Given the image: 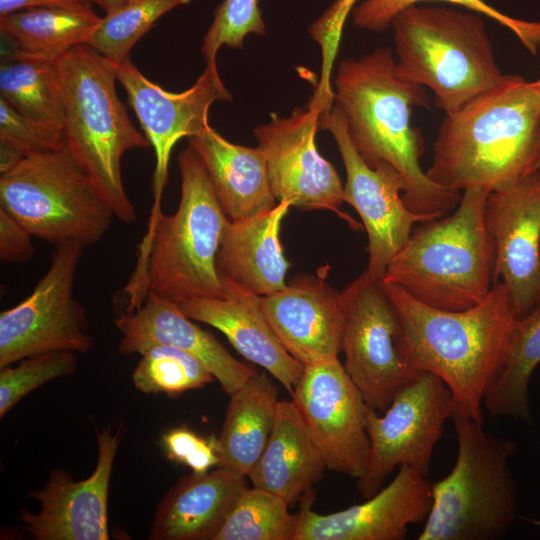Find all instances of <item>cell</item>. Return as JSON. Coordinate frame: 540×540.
Masks as SVG:
<instances>
[{
  "label": "cell",
  "mask_w": 540,
  "mask_h": 540,
  "mask_svg": "<svg viewBox=\"0 0 540 540\" xmlns=\"http://www.w3.org/2000/svg\"><path fill=\"white\" fill-rule=\"evenodd\" d=\"M162 442L168 457L188 466L193 473L205 474L219 465L215 438L208 440L188 428L179 427L165 433Z\"/></svg>",
  "instance_id": "obj_39"
},
{
  "label": "cell",
  "mask_w": 540,
  "mask_h": 540,
  "mask_svg": "<svg viewBox=\"0 0 540 540\" xmlns=\"http://www.w3.org/2000/svg\"><path fill=\"white\" fill-rule=\"evenodd\" d=\"M358 0H335L308 28L310 37L321 50V73L309 104L323 112L333 105L332 69L347 16Z\"/></svg>",
  "instance_id": "obj_37"
},
{
  "label": "cell",
  "mask_w": 540,
  "mask_h": 540,
  "mask_svg": "<svg viewBox=\"0 0 540 540\" xmlns=\"http://www.w3.org/2000/svg\"><path fill=\"white\" fill-rule=\"evenodd\" d=\"M121 333L118 353L140 354L146 347L162 343L176 346L198 359L231 395L257 370L234 358L208 331L196 325L177 303L148 292L133 312L115 319Z\"/></svg>",
  "instance_id": "obj_21"
},
{
  "label": "cell",
  "mask_w": 540,
  "mask_h": 540,
  "mask_svg": "<svg viewBox=\"0 0 540 540\" xmlns=\"http://www.w3.org/2000/svg\"><path fill=\"white\" fill-rule=\"evenodd\" d=\"M315 492L300 498L294 540H403L412 524L426 521L432 484L410 467H400L391 483L361 504L330 514L312 510Z\"/></svg>",
  "instance_id": "obj_19"
},
{
  "label": "cell",
  "mask_w": 540,
  "mask_h": 540,
  "mask_svg": "<svg viewBox=\"0 0 540 540\" xmlns=\"http://www.w3.org/2000/svg\"><path fill=\"white\" fill-rule=\"evenodd\" d=\"M457 457L450 473L432 484V504L418 540H498L517 515L509 460L517 444L460 414L452 416Z\"/></svg>",
  "instance_id": "obj_8"
},
{
  "label": "cell",
  "mask_w": 540,
  "mask_h": 540,
  "mask_svg": "<svg viewBox=\"0 0 540 540\" xmlns=\"http://www.w3.org/2000/svg\"><path fill=\"white\" fill-rule=\"evenodd\" d=\"M0 95L26 117L63 133L54 62L11 53L4 56L0 65Z\"/></svg>",
  "instance_id": "obj_30"
},
{
  "label": "cell",
  "mask_w": 540,
  "mask_h": 540,
  "mask_svg": "<svg viewBox=\"0 0 540 540\" xmlns=\"http://www.w3.org/2000/svg\"><path fill=\"white\" fill-rule=\"evenodd\" d=\"M101 18L88 1L37 6L0 16V32L11 54L55 62L87 44Z\"/></svg>",
  "instance_id": "obj_27"
},
{
  "label": "cell",
  "mask_w": 540,
  "mask_h": 540,
  "mask_svg": "<svg viewBox=\"0 0 540 540\" xmlns=\"http://www.w3.org/2000/svg\"><path fill=\"white\" fill-rule=\"evenodd\" d=\"M0 207L56 246L98 243L114 216L68 149L26 156L2 174Z\"/></svg>",
  "instance_id": "obj_9"
},
{
  "label": "cell",
  "mask_w": 540,
  "mask_h": 540,
  "mask_svg": "<svg viewBox=\"0 0 540 540\" xmlns=\"http://www.w3.org/2000/svg\"><path fill=\"white\" fill-rule=\"evenodd\" d=\"M538 84L540 85V78L537 80Z\"/></svg>",
  "instance_id": "obj_46"
},
{
  "label": "cell",
  "mask_w": 540,
  "mask_h": 540,
  "mask_svg": "<svg viewBox=\"0 0 540 540\" xmlns=\"http://www.w3.org/2000/svg\"><path fill=\"white\" fill-rule=\"evenodd\" d=\"M178 164V208L172 215L161 213L147 230L125 289L129 295L125 313L136 310L148 292L177 304L222 294L217 253L229 219L198 153L189 146L179 154Z\"/></svg>",
  "instance_id": "obj_4"
},
{
  "label": "cell",
  "mask_w": 540,
  "mask_h": 540,
  "mask_svg": "<svg viewBox=\"0 0 540 540\" xmlns=\"http://www.w3.org/2000/svg\"><path fill=\"white\" fill-rule=\"evenodd\" d=\"M67 149L113 215L125 224L137 214L122 180L121 159L150 142L132 124L116 91L117 65L88 44L54 62Z\"/></svg>",
  "instance_id": "obj_5"
},
{
  "label": "cell",
  "mask_w": 540,
  "mask_h": 540,
  "mask_svg": "<svg viewBox=\"0 0 540 540\" xmlns=\"http://www.w3.org/2000/svg\"><path fill=\"white\" fill-rule=\"evenodd\" d=\"M139 355L132 381L144 394L175 396L202 388L215 379L198 359L173 345L153 344Z\"/></svg>",
  "instance_id": "obj_32"
},
{
  "label": "cell",
  "mask_w": 540,
  "mask_h": 540,
  "mask_svg": "<svg viewBox=\"0 0 540 540\" xmlns=\"http://www.w3.org/2000/svg\"><path fill=\"white\" fill-rule=\"evenodd\" d=\"M331 133L346 171L344 201L361 217L368 237L367 271L383 279L387 266L407 242L416 223L434 219L416 214L403 201L404 183L388 165L368 166L354 148L343 114L333 105L319 117Z\"/></svg>",
  "instance_id": "obj_15"
},
{
  "label": "cell",
  "mask_w": 540,
  "mask_h": 540,
  "mask_svg": "<svg viewBox=\"0 0 540 540\" xmlns=\"http://www.w3.org/2000/svg\"><path fill=\"white\" fill-rule=\"evenodd\" d=\"M320 114L311 106L297 107L287 117L272 115L253 134L265 155L277 202L288 201L302 210H331L346 218L339 210L345 202L344 185L315 143Z\"/></svg>",
  "instance_id": "obj_16"
},
{
  "label": "cell",
  "mask_w": 540,
  "mask_h": 540,
  "mask_svg": "<svg viewBox=\"0 0 540 540\" xmlns=\"http://www.w3.org/2000/svg\"><path fill=\"white\" fill-rule=\"evenodd\" d=\"M383 282L399 314L412 363L447 385L454 398V413L484 423L485 391L519 318L505 285L494 283L488 296L473 307L447 311Z\"/></svg>",
  "instance_id": "obj_3"
},
{
  "label": "cell",
  "mask_w": 540,
  "mask_h": 540,
  "mask_svg": "<svg viewBox=\"0 0 540 540\" xmlns=\"http://www.w3.org/2000/svg\"><path fill=\"white\" fill-rule=\"evenodd\" d=\"M397 76L434 94L451 114L504 77L477 13L412 5L393 19Z\"/></svg>",
  "instance_id": "obj_7"
},
{
  "label": "cell",
  "mask_w": 540,
  "mask_h": 540,
  "mask_svg": "<svg viewBox=\"0 0 540 540\" xmlns=\"http://www.w3.org/2000/svg\"><path fill=\"white\" fill-rule=\"evenodd\" d=\"M326 469L294 402L279 401L266 447L247 476L253 487L273 493L292 506L312 490Z\"/></svg>",
  "instance_id": "obj_26"
},
{
  "label": "cell",
  "mask_w": 540,
  "mask_h": 540,
  "mask_svg": "<svg viewBox=\"0 0 540 540\" xmlns=\"http://www.w3.org/2000/svg\"><path fill=\"white\" fill-rule=\"evenodd\" d=\"M87 0H0V16L19 10L54 4H65Z\"/></svg>",
  "instance_id": "obj_41"
},
{
  "label": "cell",
  "mask_w": 540,
  "mask_h": 540,
  "mask_svg": "<svg viewBox=\"0 0 540 540\" xmlns=\"http://www.w3.org/2000/svg\"><path fill=\"white\" fill-rule=\"evenodd\" d=\"M125 433L121 424L97 432L95 469L75 481L68 471L53 469L44 486L28 497L40 504L37 513L23 509L17 520L36 540H108V494L116 454Z\"/></svg>",
  "instance_id": "obj_17"
},
{
  "label": "cell",
  "mask_w": 540,
  "mask_h": 540,
  "mask_svg": "<svg viewBox=\"0 0 540 540\" xmlns=\"http://www.w3.org/2000/svg\"><path fill=\"white\" fill-rule=\"evenodd\" d=\"M191 0H133L105 14L88 45L118 65L163 15Z\"/></svg>",
  "instance_id": "obj_33"
},
{
  "label": "cell",
  "mask_w": 540,
  "mask_h": 540,
  "mask_svg": "<svg viewBox=\"0 0 540 540\" xmlns=\"http://www.w3.org/2000/svg\"><path fill=\"white\" fill-rule=\"evenodd\" d=\"M266 26L257 0H224L214 12L201 47L206 63L216 62L222 46L242 48L248 34L263 36Z\"/></svg>",
  "instance_id": "obj_36"
},
{
  "label": "cell",
  "mask_w": 540,
  "mask_h": 540,
  "mask_svg": "<svg viewBox=\"0 0 540 540\" xmlns=\"http://www.w3.org/2000/svg\"><path fill=\"white\" fill-rule=\"evenodd\" d=\"M116 74L155 153L150 228L162 213L160 202L175 144L184 137L203 132L210 126L208 112L211 105L216 101H231L232 96L220 78L216 62L206 63L196 82L182 92L167 91L150 81L130 57L117 65Z\"/></svg>",
  "instance_id": "obj_14"
},
{
  "label": "cell",
  "mask_w": 540,
  "mask_h": 540,
  "mask_svg": "<svg viewBox=\"0 0 540 540\" xmlns=\"http://www.w3.org/2000/svg\"><path fill=\"white\" fill-rule=\"evenodd\" d=\"M204 162L218 201L230 221L245 219L274 208L263 151L234 144L208 126L189 138Z\"/></svg>",
  "instance_id": "obj_25"
},
{
  "label": "cell",
  "mask_w": 540,
  "mask_h": 540,
  "mask_svg": "<svg viewBox=\"0 0 540 540\" xmlns=\"http://www.w3.org/2000/svg\"><path fill=\"white\" fill-rule=\"evenodd\" d=\"M290 207L288 201H281L257 215L229 220L217 253L220 275L258 296L283 289L289 263L279 234Z\"/></svg>",
  "instance_id": "obj_24"
},
{
  "label": "cell",
  "mask_w": 540,
  "mask_h": 540,
  "mask_svg": "<svg viewBox=\"0 0 540 540\" xmlns=\"http://www.w3.org/2000/svg\"><path fill=\"white\" fill-rule=\"evenodd\" d=\"M329 266L298 275L283 289L260 296L264 315L286 351L303 365L338 358L343 333L341 293L327 282Z\"/></svg>",
  "instance_id": "obj_20"
},
{
  "label": "cell",
  "mask_w": 540,
  "mask_h": 540,
  "mask_svg": "<svg viewBox=\"0 0 540 540\" xmlns=\"http://www.w3.org/2000/svg\"><path fill=\"white\" fill-rule=\"evenodd\" d=\"M0 138L13 144L25 157L67 149L62 132L31 120L2 97H0Z\"/></svg>",
  "instance_id": "obj_38"
},
{
  "label": "cell",
  "mask_w": 540,
  "mask_h": 540,
  "mask_svg": "<svg viewBox=\"0 0 540 540\" xmlns=\"http://www.w3.org/2000/svg\"><path fill=\"white\" fill-rule=\"evenodd\" d=\"M344 368L366 404L384 412L423 371L410 360L399 314L383 279L365 270L342 292Z\"/></svg>",
  "instance_id": "obj_10"
},
{
  "label": "cell",
  "mask_w": 540,
  "mask_h": 540,
  "mask_svg": "<svg viewBox=\"0 0 540 540\" xmlns=\"http://www.w3.org/2000/svg\"><path fill=\"white\" fill-rule=\"evenodd\" d=\"M33 235L9 212L0 207V258L11 264L29 261L36 252Z\"/></svg>",
  "instance_id": "obj_40"
},
{
  "label": "cell",
  "mask_w": 540,
  "mask_h": 540,
  "mask_svg": "<svg viewBox=\"0 0 540 540\" xmlns=\"http://www.w3.org/2000/svg\"><path fill=\"white\" fill-rule=\"evenodd\" d=\"M77 364L75 352L57 351L27 357L15 367L0 368V417L38 387L74 374Z\"/></svg>",
  "instance_id": "obj_35"
},
{
  "label": "cell",
  "mask_w": 540,
  "mask_h": 540,
  "mask_svg": "<svg viewBox=\"0 0 540 540\" xmlns=\"http://www.w3.org/2000/svg\"><path fill=\"white\" fill-rule=\"evenodd\" d=\"M25 156L13 144L0 138V173L13 169Z\"/></svg>",
  "instance_id": "obj_42"
},
{
  "label": "cell",
  "mask_w": 540,
  "mask_h": 540,
  "mask_svg": "<svg viewBox=\"0 0 540 540\" xmlns=\"http://www.w3.org/2000/svg\"><path fill=\"white\" fill-rule=\"evenodd\" d=\"M246 477L218 466L212 472L183 476L160 499L150 540H213L247 486Z\"/></svg>",
  "instance_id": "obj_23"
},
{
  "label": "cell",
  "mask_w": 540,
  "mask_h": 540,
  "mask_svg": "<svg viewBox=\"0 0 540 540\" xmlns=\"http://www.w3.org/2000/svg\"><path fill=\"white\" fill-rule=\"evenodd\" d=\"M485 223L495 250L494 283L501 278L522 317L540 302V170L490 192Z\"/></svg>",
  "instance_id": "obj_18"
},
{
  "label": "cell",
  "mask_w": 540,
  "mask_h": 540,
  "mask_svg": "<svg viewBox=\"0 0 540 540\" xmlns=\"http://www.w3.org/2000/svg\"><path fill=\"white\" fill-rule=\"evenodd\" d=\"M84 248L74 241L57 245L31 294L0 313V368L50 352L91 351L87 313L73 295Z\"/></svg>",
  "instance_id": "obj_11"
},
{
  "label": "cell",
  "mask_w": 540,
  "mask_h": 540,
  "mask_svg": "<svg viewBox=\"0 0 540 540\" xmlns=\"http://www.w3.org/2000/svg\"><path fill=\"white\" fill-rule=\"evenodd\" d=\"M279 496L247 486L213 540H294L299 517Z\"/></svg>",
  "instance_id": "obj_31"
},
{
  "label": "cell",
  "mask_w": 540,
  "mask_h": 540,
  "mask_svg": "<svg viewBox=\"0 0 540 540\" xmlns=\"http://www.w3.org/2000/svg\"><path fill=\"white\" fill-rule=\"evenodd\" d=\"M540 363V302L517 318L500 364L489 382L483 406L495 418L532 423L530 379Z\"/></svg>",
  "instance_id": "obj_29"
},
{
  "label": "cell",
  "mask_w": 540,
  "mask_h": 540,
  "mask_svg": "<svg viewBox=\"0 0 540 540\" xmlns=\"http://www.w3.org/2000/svg\"><path fill=\"white\" fill-rule=\"evenodd\" d=\"M90 3H94L99 6L105 13H110L133 0H87Z\"/></svg>",
  "instance_id": "obj_43"
},
{
  "label": "cell",
  "mask_w": 540,
  "mask_h": 540,
  "mask_svg": "<svg viewBox=\"0 0 540 540\" xmlns=\"http://www.w3.org/2000/svg\"><path fill=\"white\" fill-rule=\"evenodd\" d=\"M229 396L217 439L218 466L248 476L272 432L280 401L278 390L265 371H257Z\"/></svg>",
  "instance_id": "obj_28"
},
{
  "label": "cell",
  "mask_w": 540,
  "mask_h": 540,
  "mask_svg": "<svg viewBox=\"0 0 540 540\" xmlns=\"http://www.w3.org/2000/svg\"><path fill=\"white\" fill-rule=\"evenodd\" d=\"M290 395L327 469L361 477L370 457L369 406L339 359L304 365Z\"/></svg>",
  "instance_id": "obj_13"
},
{
  "label": "cell",
  "mask_w": 540,
  "mask_h": 540,
  "mask_svg": "<svg viewBox=\"0 0 540 540\" xmlns=\"http://www.w3.org/2000/svg\"><path fill=\"white\" fill-rule=\"evenodd\" d=\"M423 1H443L483 14L512 31L532 54L540 47V21L510 17L484 0H365L353 9V23L360 29L374 32L386 30L402 10Z\"/></svg>",
  "instance_id": "obj_34"
},
{
  "label": "cell",
  "mask_w": 540,
  "mask_h": 540,
  "mask_svg": "<svg viewBox=\"0 0 540 540\" xmlns=\"http://www.w3.org/2000/svg\"><path fill=\"white\" fill-rule=\"evenodd\" d=\"M221 279L220 296L181 302L178 304L181 311L193 321L222 332L244 358L264 368L291 394L304 365L286 351L272 331L260 296L224 276Z\"/></svg>",
  "instance_id": "obj_22"
},
{
  "label": "cell",
  "mask_w": 540,
  "mask_h": 540,
  "mask_svg": "<svg viewBox=\"0 0 540 540\" xmlns=\"http://www.w3.org/2000/svg\"><path fill=\"white\" fill-rule=\"evenodd\" d=\"M489 194L469 187L452 214L414 226L383 280L441 310L460 311L482 302L494 284L495 250L485 223Z\"/></svg>",
  "instance_id": "obj_6"
},
{
  "label": "cell",
  "mask_w": 540,
  "mask_h": 540,
  "mask_svg": "<svg viewBox=\"0 0 540 540\" xmlns=\"http://www.w3.org/2000/svg\"><path fill=\"white\" fill-rule=\"evenodd\" d=\"M539 129L540 85L504 75L495 87L445 115L426 175L457 191L509 188L533 172Z\"/></svg>",
  "instance_id": "obj_2"
},
{
  "label": "cell",
  "mask_w": 540,
  "mask_h": 540,
  "mask_svg": "<svg viewBox=\"0 0 540 540\" xmlns=\"http://www.w3.org/2000/svg\"><path fill=\"white\" fill-rule=\"evenodd\" d=\"M525 520H527L528 522H530L531 524H533L535 526L540 527V520L531 519V518H525Z\"/></svg>",
  "instance_id": "obj_45"
},
{
  "label": "cell",
  "mask_w": 540,
  "mask_h": 540,
  "mask_svg": "<svg viewBox=\"0 0 540 540\" xmlns=\"http://www.w3.org/2000/svg\"><path fill=\"white\" fill-rule=\"evenodd\" d=\"M389 48L340 62L333 105L343 114L351 142L375 168L392 167L402 178V198L416 214L438 218L456 208L461 193L431 181L420 166L423 140L411 127L413 106L428 107L424 87L400 78Z\"/></svg>",
  "instance_id": "obj_1"
},
{
  "label": "cell",
  "mask_w": 540,
  "mask_h": 540,
  "mask_svg": "<svg viewBox=\"0 0 540 540\" xmlns=\"http://www.w3.org/2000/svg\"><path fill=\"white\" fill-rule=\"evenodd\" d=\"M454 411L452 392L429 372L399 390L382 416L369 407L370 457L357 479L358 492L365 498L373 496L397 467H410L428 477L434 448Z\"/></svg>",
  "instance_id": "obj_12"
},
{
  "label": "cell",
  "mask_w": 540,
  "mask_h": 540,
  "mask_svg": "<svg viewBox=\"0 0 540 540\" xmlns=\"http://www.w3.org/2000/svg\"><path fill=\"white\" fill-rule=\"evenodd\" d=\"M540 170V129H539V145H538V151L536 154V158L533 165V171Z\"/></svg>",
  "instance_id": "obj_44"
}]
</instances>
